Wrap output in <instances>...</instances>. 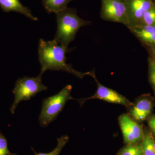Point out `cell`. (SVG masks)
Returning <instances> with one entry per match:
<instances>
[{
    "label": "cell",
    "instance_id": "ffe728a7",
    "mask_svg": "<svg viewBox=\"0 0 155 155\" xmlns=\"http://www.w3.org/2000/svg\"><path fill=\"white\" fill-rule=\"evenodd\" d=\"M151 51L154 57L155 58V45L151 46Z\"/></svg>",
    "mask_w": 155,
    "mask_h": 155
},
{
    "label": "cell",
    "instance_id": "8fae6325",
    "mask_svg": "<svg viewBox=\"0 0 155 155\" xmlns=\"http://www.w3.org/2000/svg\"><path fill=\"white\" fill-rule=\"evenodd\" d=\"M0 7L5 13L14 11L20 13L33 21L38 20L32 15L30 9L23 5L19 0H0Z\"/></svg>",
    "mask_w": 155,
    "mask_h": 155
},
{
    "label": "cell",
    "instance_id": "6da1fadb",
    "mask_svg": "<svg viewBox=\"0 0 155 155\" xmlns=\"http://www.w3.org/2000/svg\"><path fill=\"white\" fill-rule=\"evenodd\" d=\"M38 51V60L41 66V75L49 70L64 71L79 78H82L86 75L92 77L96 75L94 70L86 72H78L72 65L67 64L66 54L69 51V49L59 44L54 40L47 41L40 39Z\"/></svg>",
    "mask_w": 155,
    "mask_h": 155
},
{
    "label": "cell",
    "instance_id": "44dd1931",
    "mask_svg": "<svg viewBox=\"0 0 155 155\" xmlns=\"http://www.w3.org/2000/svg\"><path fill=\"white\" fill-rule=\"evenodd\" d=\"M154 149H155V140H154Z\"/></svg>",
    "mask_w": 155,
    "mask_h": 155
},
{
    "label": "cell",
    "instance_id": "9a60e30c",
    "mask_svg": "<svg viewBox=\"0 0 155 155\" xmlns=\"http://www.w3.org/2000/svg\"><path fill=\"white\" fill-rule=\"evenodd\" d=\"M137 24L155 25V5L144 13L140 21Z\"/></svg>",
    "mask_w": 155,
    "mask_h": 155
},
{
    "label": "cell",
    "instance_id": "30bf717a",
    "mask_svg": "<svg viewBox=\"0 0 155 155\" xmlns=\"http://www.w3.org/2000/svg\"><path fill=\"white\" fill-rule=\"evenodd\" d=\"M130 115L134 120L143 121L150 116L153 109L151 101L147 98L141 99L137 101L131 107Z\"/></svg>",
    "mask_w": 155,
    "mask_h": 155
},
{
    "label": "cell",
    "instance_id": "8992f818",
    "mask_svg": "<svg viewBox=\"0 0 155 155\" xmlns=\"http://www.w3.org/2000/svg\"><path fill=\"white\" fill-rule=\"evenodd\" d=\"M97 84V90L95 94L92 96L86 98L77 100L81 105L82 106L87 100L91 99H98L106 101L113 104H119L126 107H132L134 104L129 101L125 97L119 94L112 89L108 88L104 86L97 80L96 75L93 77Z\"/></svg>",
    "mask_w": 155,
    "mask_h": 155
},
{
    "label": "cell",
    "instance_id": "2e32d148",
    "mask_svg": "<svg viewBox=\"0 0 155 155\" xmlns=\"http://www.w3.org/2000/svg\"><path fill=\"white\" fill-rule=\"evenodd\" d=\"M69 139V137L67 135H63L60 138H58V145L51 152L45 153H35V155H59L64 147L67 143Z\"/></svg>",
    "mask_w": 155,
    "mask_h": 155
},
{
    "label": "cell",
    "instance_id": "ba28073f",
    "mask_svg": "<svg viewBox=\"0 0 155 155\" xmlns=\"http://www.w3.org/2000/svg\"><path fill=\"white\" fill-rule=\"evenodd\" d=\"M129 25H135L144 13L155 5L152 0H125Z\"/></svg>",
    "mask_w": 155,
    "mask_h": 155
},
{
    "label": "cell",
    "instance_id": "3957f363",
    "mask_svg": "<svg viewBox=\"0 0 155 155\" xmlns=\"http://www.w3.org/2000/svg\"><path fill=\"white\" fill-rule=\"evenodd\" d=\"M72 90V86L69 84L57 94L43 100L39 117V122L42 127H47L57 119L59 114L63 111L67 101L75 99L71 96Z\"/></svg>",
    "mask_w": 155,
    "mask_h": 155
},
{
    "label": "cell",
    "instance_id": "7402d4cb",
    "mask_svg": "<svg viewBox=\"0 0 155 155\" xmlns=\"http://www.w3.org/2000/svg\"><path fill=\"white\" fill-rule=\"evenodd\" d=\"M122 1H123V2H124L125 1V0H122Z\"/></svg>",
    "mask_w": 155,
    "mask_h": 155
},
{
    "label": "cell",
    "instance_id": "52a82bcc",
    "mask_svg": "<svg viewBox=\"0 0 155 155\" xmlns=\"http://www.w3.org/2000/svg\"><path fill=\"white\" fill-rule=\"evenodd\" d=\"M119 122L124 140L127 144H136L142 140L144 132L141 125L126 114L119 116Z\"/></svg>",
    "mask_w": 155,
    "mask_h": 155
},
{
    "label": "cell",
    "instance_id": "5bb4252c",
    "mask_svg": "<svg viewBox=\"0 0 155 155\" xmlns=\"http://www.w3.org/2000/svg\"><path fill=\"white\" fill-rule=\"evenodd\" d=\"M118 155H144L141 145L128 144L119 151Z\"/></svg>",
    "mask_w": 155,
    "mask_h": 155
},
{
    "label": "cell",
    "instance_id": "277c9868",
    "mask_svg": "<svg viewBox=\"0 0 155 155\" xmlns=\"http://www.w3.org/2000/svg\"><path fill=\"white\" fill-rule=\"evenodd\" d=\"M47 87L42 83V75L36 77L25 76L16 81L15 87L12 91L15 99L10 111L14 114L15 109L21 101H29L39 92L47 89Z\"/></svg>",
    "mask_w": 155,
    "mask_h": 155
},
{
    "label": "cell",
    "instance_id": "e0dca14e",
    "mask_svg": "<svg viewBox=\"0 0 155 155\" xmlns=\"http://www.w3.org/2000/svg\"><path fill=\"white\" fill-rule=\"evenodd\" d=\"M0 155H17L11 153L8 148V142L2 134L0 132Z\"/></svg>",
    "mask_w": 155,
    "mask_h": 155
},
{
    "label": "cell",
    "instance_id": "5b68a950",
    "mask_svg": "<svg viewBox=\"0 0 155 155\" xmlns=\"http://www.w3.org/2000/svg\"><path fill=\"white\" fill-rule=\"evenodd\" d=\"M102 5L100 15L103 20L129 24L126 6L122 0H101Z\"/></svg>",
    "mask_w": 155,
    "mask_h": 155
},
{
    "label": "cell",
    "instance_id": "7c38bea8",
    "mask_svg": "<svg viewBox=\"0 0 155 155\" xmlns=\"http://www.w3.org/2000/svg\"><path fill=\"white\" fill-rule=\"evenodd\" d=\"M74 0H42L45 9L49 14H55L67 8V5Z\"/></svg>",
    "mask_w": 155,
    "mask_h": 155
},
{
    "label": "cell",
    "instance_id": "7a4b0ae2",
    "mask_svg": "<svg viewBox=\"0 0 155 155\" xmlns=\"http://www.w3.org/2000/svg\"><path fill=\"white\" fill-rule=\"evenodd\" d=\"M56 14L58 29L54 40L65 48H68L70 43L75 39L81 27L91 24V21L81 18L73 8H67Z\"/></svg>",
    "mask_w": 155,
    "mask_h": 155
},
{
    "label": "cell",
    "instance_id": "9c48e42d",
    "mask_svg": "<svg viewBox=\"0 0 155 155\" xmlns=\"http://www.w3.org/2000/svg\"><path fill=\"white\" fill-rule=\"evenodd\" d=\"M127 27L141 41L151 46L155 45V25L136 24Z\"/></svg>",
    "mask_w": 155,
    "mask_h": 155
},
{
    "label": "cell",
    "instance_id": "4fadbf2b",
    "mask_svg": "<svg viewBox=\"0 0 155 155\" xmlns=\"http://www.w3.org/2000/svg\"><path fill=\"white\" fill-rule=\"evenodd\" d=\"M154 140L150 131L147 130L144 132L141 144L143 155H155Z\"/></svg>",
    "mask_w": 155,
    "mask_h": 155
},
{
    "label": "cell",
    "instance_id": "ac0fdd59",
    "mask_svg": "<svg viewBox=\"0 0 155 155\" xmlns=\"http://www.w3.org/2000/svg\"><path fill=\"white\" fill-rule=\"evenodd\" d=\"M150 80L155 91V59L151 58L149 62Z\"/></svg>",
    "mask_w": 155,
    "mask_h": 155
},
{
    "label": "cell",
    "instance_id": "d6986e66",
    "mask_svg": "<svg viewBox=\"0 0 155 155\" xmlns=\"http://www.w3.org/2000/svg\"><path fill=\"white\" fill-rule=\"evenodd\" d=\"M148 124L152 132L155 135V116H153L149 119Z\"/></svg>",
    "mask_w": 155,
    "mask_h": 155
}]
</instances>
